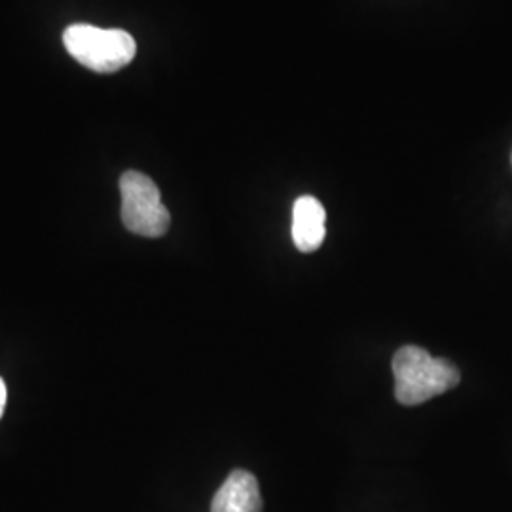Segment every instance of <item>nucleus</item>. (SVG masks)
I'll list each match as a JSON object with an SVG mask.
<instances>
[{"instance_id":"6","label":"nucleus","mask_w":512,"mask_h":512,"mask_svg":"<svg viewBox=\"0 0 512 512\" xmlns=\"http://www.w3.org/2000/svg\"><path fill=\"white\" fill-rule=\"evenodd\" d=\"M4 406H6V385H4L2 378H0V418H2Z\"/></svg>"},{"instance_id":"5","label":"nucleus","mask_w":512,"mask_h":512,"mask_svg":"<svg viewBox=\"0 0 512 512\" xmlns=\"http://www.w3.org/2000/svg\"><path fill=\"white\" fill-rule=\"evenodd\" d=\"M325 207L313 196H302L293 207V241L300 253H313L325 241Z\"/></svg>"},{"instance_id":"1","label":"nucleus","mask_w":512,"mask_h":512,"mask_svg":"<svg viewBox=\"0 0 512 512\" xmlns=\"http://www.w3.org/2000/svg\"><path fill=\"white\" fill-rule=\"evenodd\" d=\"M395 397L404 406H418L454 387L461 374L448 359L433 357L427 349L403 346L393 357Z\"/></svg>"},{"instance_id":"3","label":"nucleus","mask_w":512,"mask_h":512,"mask_svg":"<svg viewBox=\"0 0 512 512\" xmlns=\"http://www.w3.org/2000/svg\"><path fill=\"white\" fill-rule=\"evenodd\" d=\"M120 194L122 220L129 232L143 238H162L171 217L156 183L139 171H128L120 179Z\"/></svg>"},{"instance_id":"2","label":"nucleus","mask_w":512,"mask_h":512,"mask_svg":"<svg viewBox=\"0 0 512 512\" xmlns=\"http://www.w3.org/2000/svg\"><path fill=\"white\" fill-rule=\"evenodd\" d=\"M63 42L80 65L101 74L124 69L137 54V44L126 31L101 29L86 23L71 25L63 35Z\"/></svg>"},{"instance_id":"4","label":"nucleus","mask_w":512,"mask_h":512,"mask_svg":"<svg viewBox=\"0 0 512 512\" xmlns=\"http://www.w3.org/2000/svg\"><path fill=\"white\" fill-rule=\"evenodd\" d=\"M211 512H262V495L249 471H232L213 497Z\"/></svg>"}]
</instances>
